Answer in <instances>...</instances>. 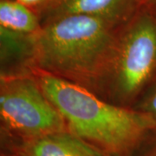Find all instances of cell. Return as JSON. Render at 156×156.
Listing matches in <instances>:
<instances>
[{"label":"cell","mask_w":156,"mask_h":156,"mask_svg":"<svg viewBox=\"0 0 156 156\" xmlns=\"http://www.w3.org/2000/svg\"><path fill=\"white\" fill-rule=\"evenodd\" d=\"M136 156H156V138Z\"/></svg>","instance_id":"cell-11"},{"label":"cell","mask_w":156,"mask_h":156,"mask_svg":"<svg viewBox=\"0 0 156 156\" xmlns=\"http://www.w3.org/2000/svg\"><path fill=\"white\" fill-rule=\"evenodd\" d=\"M30 73L60 112L68 130L108 156H135L156 134L155 121L133 108L116 105L37 69Z\"/></svg>","instance_id":"cell-2"},{"label":"cell","mask_w":156,"mask_h":156,"mask_svg":"<svg viewBox=\"0 0 156 156\" xmlns=\"http://www.w3.org/2000/svg\"><path fill=\"white\" fill-rule=\"evenodd\" d=\"M156 76V14L141 8L121 29L100 96L132 108Z\"/></svg>","instance_id":"cell-3"},{"label":"cell","mask_w":156,"mask_h":156,"mask_svg":"<svg viewBox=\"0 0 156 156\" xmlns=\"http://www.w3.org/2000/svg\"><path fill=\"white\" fill-rule=\"evenodd\" d=\"M17 1L29 8H30L34 11H36L44 5H45L49 0H17Z\"/></svg>","instance_id":"cell-10"},{"label":"cell","mask_w":156,"mask_h":156,"mask_svg":"<svg viewBox=\"0 0 156 156\" xmlns=\"http://www.w3.org/2000/svg\"><path fill=\"white\" fill-rule=\"evenodd\" d=\"M2 156H8V155H5V154H2Z\"/></svg>","instance_id":"cell-13"},{"label":"cell","mask_w":156,"mask_h":156,"mask_svg":"<svg viewBox=\"0 0 156 156\" xmlns=\"http://www.w3.org/2000/svg\"><path fill=\"white\" fill-rule=\"evenodd\" d=\"M0 27L23 34H36L41 29L37 14L17 0H0Z\"/></svg>","instance_id":"cell-8"},{"label":"cell","mask_w":156,"mask_h":156,"mask_svg":"<svg viewBox=\"0 0 156 156\" xmlns=\"http://www.w3.org/2000/svg\"><path fill=\"white\" fill-rule=\"evenodd\" d=\"M140 3L142 8L156 14V0H140Z\"/></svg>","instance_id":"cell-12"},{"label":"cell","mask_w":156,"mask_h":156,"mask_svg":"<svg viewBox=\"0 0 156 156\" xmlns=\"http://www.w3.org/2000/svg\"><path fill=\"white\" fill-rule=\"evenodd\" d=\"M132 108L156 122V78Z\"/></svg>","instance_id":"cell-9"},{"label":"cell","mask_w":156,"mask_h":156,"mask_svg":"<svg viewBox=\"0 0 156 156\" xmlns=\"http://www.w3.org/2000/svg\"><path fill=\"white\" fill-rule=\"evenodd\" d=\"M0 119L2 134L20 138L68 130L31 73L0 76Z\"/></svg>","instance_id":"cell-4"},{"label":"cell","mask_w":156,"mask_h":156,"mask_svg":"<svg viewBox=\"0 0 156 156\" xmlns=\"http://www.w3.org/2000/svg\"><path fill=\"white\" fill-rule=\"evenodd\" d=\"M2 137L8 156H108L69 130L30 138Z\"/></svg>","instance_id":"cell-5"},{"label":"cell","mask_w":156,"mask_h":156,"mask_svg":"<svg viewBox=\"0 0 156 156\" xmlns=\"http://www.w3.org/2000/svg\"><path fill=\"white\" fill-rule=\"evenodd\" d=\"M0 37L1 76L30 73L34 34L17 33L0 27Z\"/></svg>","instance_id":"cell-7"},{"label":"cell","mask_w":156,"mask_h":156,"mask_svg":"<svg viewBox=\"0 0 156 156\" xmlns=\"http://www.w3.org/2000/svg\"><path fill=\"white\" fill-rule=\"evenodd\" d=\"M124 24L87 15H65L41 24L34 34L32 68L100 96Z\"/></svg>","instance_id":"cell-1"},{"label":"cell","mask_w":156,"mask_h":156,"mask_svg":"<svg viewBox=\"0 0 156 156\" xmlns=\"http://www.w3.org/2000/svg\"><path fill=\"white\" fill-rule=\"evenodd\" d=\"M142 8L140 0H49L35 12L41 24L65 15H87L125 24Z\"/></svg>","instance_id":"cell-6"}]
</instances>
